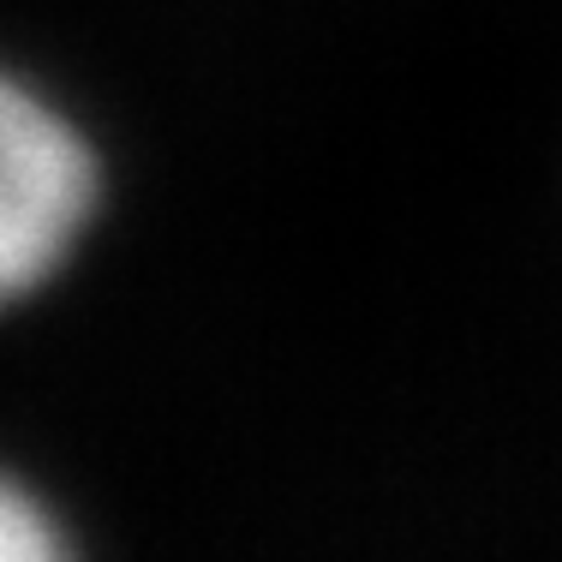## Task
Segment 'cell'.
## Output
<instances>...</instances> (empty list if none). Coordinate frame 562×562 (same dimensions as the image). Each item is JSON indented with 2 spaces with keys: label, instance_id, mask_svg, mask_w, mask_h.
Listing matches in <instances>:
<instances>
[{
  "label": "cell",
  "instance_id": "1",
  "mask_svg": "<svg viewBox=\"0 0 562 562\" xmlns=\"http://www.w3.org/2000/svg\"><path fill=\"white\" fill-rule=\"evenodd\" d=\"M97 210V156L55 102L12 78L0 102V281L31 293L66 263Z\"/></svg>",
  "mask_w": 562,
  "mask_h": 562
},
{
  "label": "cell",
  "instance_id": "2",
  "mask_svg": "<svg viewBox=\"0 0 562 562\" xmlns=\"http://www.w3.org/2000/svg\"><path fill=\"white\" fill-rule=\"evenodd\" d=\"M0 562H78L55 508L36 503L24 485H12L0 503Z\"/></svg>",
  "mask_w": 562,
  "mask_h": 562
}]
</instances>
